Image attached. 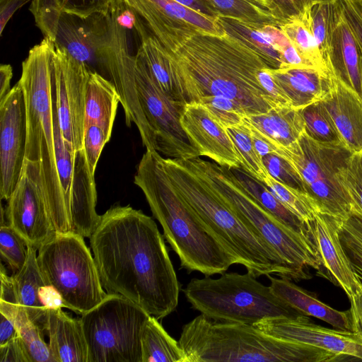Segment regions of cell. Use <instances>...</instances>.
<instances>
[{
    "label": "cell",
    "mask_w": 362,
    "mask_h": 362,
    "mask_svg": "<svg viewBox=\"0 0 362 362\" xmlns=\"http://www.w3.org/2000/svg\"><path fill=\"white\" fill-rule=\"evenodd\" d=\"M89 238L107 293L125 297L158 320L175 311L181 285L151 216L129 205L111 206Z\"/></svg>",
    "instance_id": "cell-1"
},
{
    "label": "cell",
    "mask_w": 362,
    "mask_h": 362,
    "mask_svg": "<svg viewBox=\"0 0 362 362\" xmlns=\"http://www.w3.org/2000/svg\"><path fill=\"white\" fill-rule=\"evenodd\" d=\"M171 53L182 101L204 105L224 128L280 106L259 78L260 73L270 67L235 36L197 34Z\"/></svg>",
    "instance_id": "cell-2"
},
{
    "label": "cell",
    "mask_w": 362,
    "mask_h": 362,
    "mask_svg": "<svg viewBox=\"0 0 362 362\" xmlns=\"http://www.w3.org/2000/svg\"><path fill=\"white\" fill-rule=\"evenodd\" d=\"M160 156L156 151L146 150L134 181L161 225L164 238L177 255L181 268L205 276L226 272L234 260L176 190Z\"/></svg>",
    "instance_id": "cell-3"
},
{
    "label": "cell",
    "mask_w": 362,
    "mask_h": 362,
    "mask_svg": "<svg viewBox=\"0 0 362 362\" xmlns=\"http://www.w3.org/2000/svg\"><path fill=\"white\" fill-rule=\"evenodd\" d=\"M160 160L176 190L235 264L244 266L255 277L274 274L291 280L305 279L220 199L185 159L160 156Z\"/></svg>",
    "instance_id": "cell-4"
},
{
    "label": "cell",
    "mask_w": 362,
    "mask_h": 362,
    "mask_svg": "<svg viewBox=\"0 0 362 362\" xmlns=\"http://www.w3.org/2000/svg\"><path fill=\"white\" fill-rule=\"evenodd\" d=\"M54 42L44 37L22 63L19 81L25 101L27 144L25 160L40 166L42 191L57 233H72L58 174L52 100Z\"/></svg>",
    "instance_id": "cell-5"
},
{
    "label": "cell",
    "mask_w": 362,
    "mask_h": 362,
    "mask_svg": "<svg viewBox=\"0 0 362 362\" xmlns=\"http://www.w3.org/2000/svg\"><path fill=\"white\" fill-rule=\"evenodd\" d=\"M185 362H331L344 356L267 335L252 325L222 322L200 314L184 325L178 340Z\"/></svg>",
    "instance_id": "cell-6"
},
{
    "label": "cell",
    "mask_w": 362,
    "mask_h": 362,
    "mask_svg": "<svg viewBox=\"0 0 362 362\" xmlns=\"http://www.w3.org/2000/svg\"><path fill=\"white\" fill-rule=\"evenodd\" d=\"M188 165L247 226L260 234L284 262L308 277L304 268L320 269V254L313 240L291 229L255 200L231 170L200 156L185 159Z\"/></svg>",
    "instance_id": "cell-7"
},
{
    "label": "cell",
    "mask_w": 362,
    "mask_h": 362,
    "mask_svg": "<svg viewBox=\"0 0 362 362\" xmlns=\"http://www.w3.org/2000/svg\"><path fill=\"white\" fill-rule=\"evenodd\" d=\"M183 293L193 309L218 322L254 325L267 318L302 315L248 272L194 278Z\"/></svg>",
    "instance_id": "cell-8"
},
{
    "label": "cell",
    "mask_w": 362,
    "mask_h": 362,
    "mask_svg": "<svg viewBox=\"0 0 362 362\" xmlns=\"http://www.w3.org/2000/svg\"><path fill=\"white\" fill-rule=\"evenodd\" d=\"M83 238L75 233H56L37 249V255L45 282L59 293L64 308L81 315L107 295Z\"/></svg>",
    "instance_id": "cell-9"
},
{
    "label": "cell",
    "mask_w": 362,
    "mask_h": 362,
    "mask_svg": "<svg viewBox=\"0 0 362 362\" xmlns=\"http://www.w3.org/2000/svg\"><path fill=\"white\" fill-rule=\"evenodd\" d=\"M272 150L295 169L320 211L344 219L357 210L343 181V170L354 153L344 144L317 142L304 132L291 146Z\"/></svg>",
    "instance_id": "cell-10"
},
{
    "label": "cell",
    "mask_w": 362,
    "mask_h": 362,
    "mask_svg": "<svg viewBox=\"0 0 362 362\" xmlns=\"http://www.w3.org/2000/svg\"><path fill=\"white\" fill-rule=\"evenodd\" d=\"M150 315L116 293H107L81 315L88 362H142L141 334Z\"/></svg>",
    "instance_id": "cell-11"
},
{
    "label": "cell",
    "mask_w": 362,
    "mask_h": 362,
    "mask_svg": "<svg viewBox=\"0 0 362 362\" xmlns=\"http://www.w3.org/2000/svg\"><path fill=\"white\" fill-rule=\"evenodd\" d=\"M135 62L137 95L154 150L166 158L190 159L200 156L181 125L185 103L170 99L136 55Z\"/></svg>",
    "instance_id": "cell-12"
},
{
    "label": "cell",
    "mask_w": 362,
    "mask_h": 362,
    "mask_svg": "<svg viewBox=\"0 0 362 362\" xmlns=\"http://www.w3.org/2000/svg\"><path fill=\"white\" fill-rule=\"evenodd\" d=\"M168 50L175 52L197 34L223 36L218 16L189 8L175 0H123Z\"/></svg>",
    "instance_id": "cell-13"
},
{
    "label": "cell",
    "mask_w": 362,
    "mask_h": 362,
    "mask_svg": "<svg viewBox=\"0 0 362 362\" xmlns=\"http://www.w3.org/2000/svg\"><path fill=\"white\" fill-rule=\"evenodd\" d=\"M117 11L108 15V30L100 49L101 74H107L119 95L127 125L134 124L146 149L155 151L137 95L135 55L129 50L127 29L118 21Z\"/></svg>",
    "instance_id": "cell-14"
},
{
    "label": "cell",
    "mask_w": 362,
    "mask_h": 362,
    "mask_svg": "<svg viewBox=\"0 0 362 362\" xmlns=\"http://www.w3.org/2000/svg\"><path fill=\"white\" fill-rule=\"evenodd\" d=\"M54 47L52 78L59 127L66 143L77 152L83 149L86 90L91 70L64 49Z\"/></svg>",
    "instance_id": "cell-15"
},
{
    "label": "cell",
    "mask_w": 362,
    "mask_h": 362,
    "mask_svg": "<svg viewBox=\"0 0 362 362\" xmlns=\"http://www.w3.org/2000/svg\"><path fill=\"white\" fill-rule=\"evenodd\" d=\"M4 216L6 223L28 245L37 250L56 235L44 197L38 163L25 159L18 183L7 200Z\"/></svg>",
    "instance_id": "cell-16"
},
{
    "label": "cell",
    "mask_w": 362,
    "mask_h": 362,
    "mask_svg": "<svg viewBox=\"0 0 362 362\" xmlns=\"http://www.w3.org/2000/svg\"><path fill=\"white\" fill-rule=\"evenodd\" d=\"M27 144L25 96L18 82L0 100V197L7 201L21 178Z\"/></svg>",
    "instance_id": "cell-17"
},
{
    "label": "cell",
    "mask_w": 362,
    "mask_h": 362,
    "mask_svg": "<svg viewBox=\"0 0 362 362\" xmlns=\"http://www.w3.org/2000/svg\"><path fill=\"white\" fill-rule=\"evenodd\" d=\"M252 325L279 339L314 346L337 355L362 361V340L359 337L351 331L315 324L307 315L267 318Z\"/></svg>",
    "instance_id": "cell-18"
},
{
    "label": "cell",
    "mask_w": 362,
    "mask_h": 362,
    "mask_svg": "<svg viewBox=\"0 0 362 362\" xmlns=\"http://www.w3.org/2000/svg\"><path fill=\"white\" fill-rule=\"evenodd\" d=\"M108 15L95 13L82 18L62 13L54 31V45L101 74L100 49L108 30Z\"/></svg>",
    "instance_id": "cell-19"
},
{
    "label": "cell",
    "mask_w": 362,
    "mask_h": 362,
    "mask_svg": "<svg viewBox=\"0 0 362 362\" xmlns=\"http://www.w3.org/2000/svg\"><path fill=\"white\" fill-rule=\"evenodd\" d=\"M180 122L200 156H206L221 166L241 168V158L224 128L209 109L197 103H186Z\"/></svg>",
    "instance_id": "cell-20"
},
{
    "label": "cell",
    "mask_w": 362,
    "mask_h": 362,
    "mask_svg": "<svg viewBox=\"0 0 362 362\" xmlns=\"http://www.w3.org/2000/svg\"><path fill=\"white\" fill-rule=\"evenodd\" d=\"M307 228L317 247L322 266L349 299L359 287L360 282L340 240L339 219L318 211Z\"/></svg>",
    "instance_id": "cell-21"
},
{
    "label": "cell",
    "mask_w": 362,
    "mask_h": 362,
    "mask_svg": "<svg viewBox=\"0 0 362 362\" xmlns=\"http://www.w3.org/2000/svg\"><path fill=\"white\" fill-rule=\"evenodd\" d=\"M325 63L332 76L361 98L362 54L341 10L332 30Z\"/></svg>",
    "instance_id": "cell-22"
},
{
    "label": "cell",
    "mask_w": 362,
    "mask_h": 362,
    "mask_svg": "<svg viewBox=\"0 0 362 362\" xmlns=\"http://www.w3.org/2000/svg\"><path fill=\"white\" fill-rule=\"evenodd\" d=\"M267 71L291 106L296 110L322 100L331 87L330 73L315 67L269 68Z\"/></svg>",
    "instance_id": "cell-23"
},
{
    "label": "cell",
    "mask_w": 362,
    "mask_h": 362,
    "mask_svg": "<svg viewBox=\"0 0 362 362\" xmlns=\"http://www.w3.org/2000/svg\"><path fill=\"white\" fill-rule=\"evenodd\" d=\"M225 31L255 49L272 69H280L285 52L293 45L282 30L272 23L218 16Z\"/></svg>",
    "instance_id": "cell-24"
},
{
    "label": "cell",
    "mask_w": 362,
    "mask_h": 362,
    "mask_svg": "<svg viewBox=\"0 0 362 362\" xmlns=\"http://www.w3.org/2000/svg\"><path fill=\"white\" fill-rule=\"evenodd\" d=\"M331 78L330 89L322 102L344 144L353 153L362 152V99L333 76Z\"/></svg>",
    "instance_id": "cell-25"
},
{
    "label": "cell",
    "mask_w": 362,
    "mask_h": 362,
    "mask_svg": "<svg viewBox=\"0 0 362 362\" xmlns=\"http://www.w3.org/2000/svg\"><path fill=\"white\" fill-rule=\"evenodd\" d=\"M97 192L83 150L75 153V165L71 194L70 214L73 233L90 238L100 215L96 212Z\"/></svg>",
    "instance_id": "cell-26"
},
{
    "label": "cell",
    "mask_w": 362,
    "mask_h": 362,
    "mask_svg": "<svg viewBox=\"0 0 362 362\" xmlns=\"http://www.w3.org/2000/svg\"><path fill=\"white\" fill-rule=\"evenodd\" d=\"M46 333L55 362H88V350L81 319L62 308L47 311Z\"/></svg>",
    "instance_id": "cell-27"
},
{
    "label": "cell",
    "mask_w": 362,
    "mask_h": 362,
    "mask_svg": "<svg viewBox=\"0 0 362 362\" xmlns=\"http://www.w3.org/2000/svg\"><path fill=\"white\" fill-rule=\"evenodd\" d=\"M243 122L272 148L291 146L305 132L300 110L290 106H276L267 112L245 117Z\"/></svg>",
    "instance_id": "cell-28"
},
{
    "label": "cell",
    "mask_w": 362,
    "mask_h": 362,
    "mask_svg": "<svg viewBox=\"0 0 362 362\" xmlns=\"http://www.w3.org/2000/svg\"><path fill=\"white\" fill-rule=\"evenodd\" d=\"M124 6L123 0H33L29 10L44 37L54 42L57 23L62 13L87 18L95 13L107 15Z\"/></svg>",
    "instance_id": "cell-29"
},
{
    "label": "cell",
    "mask_w": 362,
    "mask_h": 362,
    "mask_svg": "<svg viewBox=\"0 0 362 362\" xmlns=\"http://www.w3.org/2000/svg\"><path fill=\"white\" fill-rule=\"evenodd\" d=\"M272 291L302 315L318 318L341 330L351 332L350 311H339L320 300L317 296L297 286L291 279L266 276Z\"/></svg>",
    "instance_id": "cell-30"
},
{
    "label": "cell",
    "mask_w": 362,
    "mask_h": 362,
    "mask_svg": "<svg viewBox=\"0 0 362 362\" xmlns=\"http://www.w3.org/2000/svg\"><path fill=\"white\" fill-rule=\"evenodd\" d=\"M37 249L28 245V257L23 268L12 276L19 308L31 322L46 333L48 310L42 303L39 291L46 284L37 262Z\"/></svg>",
    "instance_id": "cell-31"
},
{
    "label": "cell",
    "mask_w": 362,
    "mask_h": 362,
    "mask_svg": "<svg viewBox=\"0 0 362 362\" xmlns=\"http://www.w3.org/2000/svg\"><path fill=\"white\" fill-rule=\"evenodd\" d=\"M119 95L114 84L97 71H90L86 84L85 129L96 124L110 139Z\"/></svg>",
    "instance_id": "cell-32"
},
{
    "label": "cell",
    "mask_w": 362,
    "mask_h": 362,
    "mask_svg": "<svg viewBox=\"0 0 362 362\" xmlns=\"http://www.w3.org/2000/svg\"><path fill=\"white\" fill-rule=\"evenodd\" d=\"M142 362H185V353L179 342L150 315L141 334Z\"/></svg>",
    "instance_id": "cell-33"
},
{
    "label": "cell",
    "mask_w": 362,
    "mask_h": 362,
    "mask_svg": "<svg viewBox=\"0 0 362 362\" xmlns=\"http://www.w3.org/2000/svg\"><path fill=\"white\" fill-rule=\"evenodd\" d=\"M230 170L243 188L262 206L285 225L311 239L305 224L297 216L286 208L263 182L252 176L242 168H235Z\"/></svg>",
    "instance_id": "cell-34"
},
{
    "label": "cell",
    "mask_w": 362,
    "mask_h": 362,
    "mask_svg": "<svg viewBox=\"0 0 362 362\" xmlns=\"http://www.w3.org/2000/svg\"><path fill=\"white\" fill-rule=\"evenodd\" d=\"M278 27L308 66L328 71L304 11L284 19Z\"/></svg>",
    "instance_id": "cell-35"
},
{
    "label": "cell",
    "mask_w": 362,
    "mask_h": 362,
    "mask_svg": "<svg viewBox=\"0 0 362 362\" xmlns=\"http://www.w3.org/2000/svg\"><path fill=\"white\" fill-rule=\"evenodd\" d=\"M340 12L341 8L338 1H315L304 11L309 27L325 62L328 53L332 30Z\"/></svg>",
    "instance_id": "cell-36"
},
{
    "label": "cell",
    "mask_w": 362,
    "mask_h": 362,
    "mask_svg": "<svg viewBox=\"0 0 362 362\" xmlns=\"http://www.w3.org/2000/svg\"><path fill=\"white\" fill-rule=\"evenodd\" d=\"M52 81H53L52 71ZM52 113L54 123V136L56 163L59 177L60 183L62 187L65 202L69 214V217L71 226L70 204L71 187L75 165V153L69 146L66 143L62 134L59 127L56 100L55 89L54 81L52 82ZM72 228V226H71ZM73 231V230H72Z\"/></svg>",
    "instance_id": "cell-37"
},
{
    "label": "cell",
    "mask_w": 362,
    "mask_h": 362,
    "mask_svg": "<svg viewBox=\"0 0 362 362\" xmlns=\"http://www.w3.org/2000/svg\"><path fill=\"white\" fill-rule=\"evenodd\" d=\"M241 158V168L252 176L264 182L270 176L262 157L256 149L248 127L242 124L226 128Z\"/></svg>",
    "instance_id": "cell-38"
},
{
    "label": "cell",
    "mask_w": 362,
    "mask_h": 362,
    "mask_svg": "<svg viewBox=\"0 0 362 362\" xmlns=\"http://www.w3.org/2000/svg\"><path fill=\"white\" fill-rule=\"evenodd\" d=\"M274 197L308 226L320 209L304 192L285 185L271 175L264 182Z\"/></svg>",
    "instance_id": "cell-39"
},
{
    "label": "cell",
    "mask_w": 362,
    "mask_h": 362,
    "mask_svg": "<svg viewBox=\"0 0 362 362\" xmlns=\"http://www.w3.org/2000/svg\"><path fill=\"white\" fill-rule=\"evenodd\" d=\"M300 110L304 121L305 132L309 137L320 143L344 144L322 100Z\"/></svg>",
    "instance_id": "cell-40"
},
{
    "label": "cell",
    "mask_w": 362,
    "mask_h": 362,
    "mask_svg": "<svg viewBox=\"0 0 362 362\" xmlns=\"http://www.w3.org/2000/svg\"><path fill=\"white\" fill-rule=\"evenodd\" d=\"M339 238L351 268L362 285V213L355 209L339 219Z\"/></svg>",
    "instance_id": "cell-41"
},
{
    "label": "cell",
    "mask_w": 362,
    "mask_h": 362,
    "mask_svg": "<svg viewBox=\"0 0 362 362\" xmlns=\"http://www.w3.org/2000/svg\"><path fill=\"white\" fill-rule=\"evenodd\" d=\"M30 362H55L49 344L43 339L44 332L19 308L14 320Z\"/></svg>",
    "instance_id": "cell-42"
},
{
    "label": "cell",
    "mask_w": 362,
    "mask_h": 362,
    "mask_svg": "<svg viewBox=\"0 0 362 362\" xmlns=\"http://www.w3.org/2000/svg\"><path fill=\"white\" fill-rule=\"evenodd\" d=\"M211 6L218 16L233 17L244 21L272 23L277 25L274 16L268 11L259 8L246 0H204Z\"/></svg>",
    "instance_id": "cell-43"
},
{
    "label": "cell",
    "mask_w": 362,
    "mask_h": 362,
    "mask_svg": "<svg viewBox=\"0 0 362 362\" xmlns=\"http://www.w3.org/2000/svg\"><path fill=\"white\" fill-rule=\"evenodd\" d=\"M0 255L16 273L24 266L28 257V245L24 239L6 221L1 223Z\"/></svg>",
    "instance_id": "cell-44"
},
{
    "label": "cell",
    "mask_w": 362,
    "mask_h": 362,
    "mask_svg": "<svg viewBox=\"0 0 362 362\" xmlns=\"http://www.w3.org/2000/svg\"><path fill=\"white\" fill-rule=\"evenodd\" d=\"M262 160L269 173L276 180L305 192L300 176L283 158L270 153L264 156Z\"/></svg>",
    "instance_id": "cell-45"
},
{
    "label": "cell",
    "mask_w": 362,
    "mask_h": 362,
    "mask_svg": "<svg viewBox=\"0 0 362 362\" xmlns=\"http://www.w3.org/2000/svg\"><path fill=\"white\" fill-rule=\"evenodd\" d=\"M343 181L357 210L362 213V152L349 157L343 170Z\"/></svg>",
    "instance_id": "cell-46"
},
{
    "label": "cell",
    "mask_w": 362,
    "mask_h": 362,
    "mask_svg": "<svg viewBox=\"0 0 362 362\" xmlns=\"http://www.w3.org/2000/svg\"><path fill=\"white\" fill-rule=\"evenodd\" d=\"M109 140L110 138L99 126L90 124L86 127L83 150L90 170L94 175L103 148Z\"/></svg>",
    "instance_id": "cell-47"
},
{
    "label": "cell",
    "mask_w": 362,
    "mask_h": 362,
    "mask_svg": "<svg viewBox=\"0 0 362 362\" xmlns=\"http://www.w3.org/2000/svg\"><path fill=\"white\" fill-rule=\"evenodd\" d=\"M1 298L0 314L4 315L13 322L19 310V305L12 276L6 272V268L1 264Z\"/></svg>",
    "instance_id": "cell-48"
},
{
    "label": "cell",
    "mask_w": 362,
    "mask_h": 362,
    "mask_svg": "<svg viewBox=\"0 0 362 362\" xmlns=\"http://www.w3.org/2000/svg\"><path fill=\"white\" fill-rule=\"evenodd\" d=\"M338 2L362 54V0H339Z\"/></svg>",
    "instance_id": "cell-49"
},
{
    "label": "cell",
    "mask_w": 362,
    "mask_h": 362,
    "mask_svg": "<svg viewBox=\"0 0 362 362\" xmlns=\"http://www.w3.org/2000/svg\"><path fill=\"white\" fill-rule=\"evenodd\" d=\"M0 362H30L20 335L0 346Z\"/></svg>",
    "instance_id": "cell-50"
},
{
    "label": "cell",
    "mask_w": 362,
    "mask_h": 362,
    "mask_svg": "<svg viewBox=\"0 0 362 362\" xmlns=\"http://www.w3.org/2000/svg\"><path fill=\"white\" fill-rule=\"evenodd\" d=\"M315 1L318 0H273L279 23L290 16L301 13Z\"/></svg>",
    "instance_id": "cell-51"
},
{
    "label": "cell",
    "mask_w": 362,
    "mask_h": 362,
    "mask_svg": "<svg viewBox=\"0 0 362 362\" xmlns=\"http://www.w3.org/2000/svg\"><path fill=\"white\" fill-rule=\"evenodd\" d=\"M351 302L350 314L351 320V332L362 340V285L349 298Z\"/></svg>",
    "instance_id": "cell-52"
},
{
    "label": "cell",
    "mask_w": 362,
    "mask_h": 362,
    "mask_svg": "<svg viewBox=\"0 0 362 362\" xmlns=\"http://www.w3.org/2000/svg\"><path fill=\"white\" fill-rule=\"evenodd\" d=\"M30 0H0V35L15 12Z\"/></svg>",
    "instance_id": "cell-53"
},
{
    "label": "cell",
    "mask_w": 362,
    "mask_h": 362,
    "mask_svg": "<svg viewBox=\"0 0 362 362\" xmlns=\"http://www.w3.org/2000/svg\"><path fill=\"white\" fill-rule=\"evenodd\" d=\"M39 295L42 303L47 310L64 308L61 295L52 286L47 284L42 286Z\"/></svg>",
    "instance_id": "cell-54"
},
{
    "label": "cell",
    "mask_w": 362,
    "mask_h": 362,
    "mask_svg": "<svg viewBox=\"0 0 362 362\" xmlns=\"http://www.w3.org/2000/svg\"><path fill=\"white\" fill-rule=\"evenodd\" d=\"M0 346L19 335L15 323L10 319L0 314Z\"/></svg>",
    "instance_id": "cell-55"
},
{
    "label": "cell",
    "mask_w": 362,
    "mask_h": 362,
    "mask_svg": "<svg viewBox=\"0 0 362 362\" xmlns=\"http://www.w3.org/2000/svg\"><path fill=\"white\" fill-rule=\"evenodd\" d=\"M13 69L10 64H1L0 66V100L11 91V81Z\"/></svg>",
    "instance_id": "cell-56"
},
{
    "label": "cell",
    "mask_w": 362,
    "mask_h": 362,
    "mask_svg": "<svg viewBox=\"0 0 362 362\" xmlns=\"http://www.w3.org/2000/svg\"><path fill=\"white\" fill-rule=\"evenodd\" d=\"M177 2L198 11L214 16H218L219 14L205 1L201 0H175Z\"/></svg>",
    "instance_id": "cell-57"
},
{
    "label": "cell",
    "mask_w": 362,
    "mask_h": 362,
    "mask_svg": "<svg viewBox=\"0 0 362 362\" xmlns=\"http://www.w3.org/2000/svg\"><path fill=\"white\" fill-rule=\"evenodd\" d=\"M246 1L259 8H262V9L268 11L269 13H270L274 16V18L276 19V21L279 25V21L276 16V8H275V5L273 2V0H246Z\"/></svg>",
    "instance_id": "cell-58"
},
{
    "label": "cell",
    "mask_w": 362,
    "mask_h": 362,
    "mask_svg": "<svg viewBox=\"0 0 362 362\" xmlns=\"http://www.w3.org/2000/svg\"><path fill=\"white\" fill-rule=\"evenodd\" d=\"M361 99H362V72H361Z\"/></svg>",
    "instance_id": "cell-59"
},
{
    "label": "cell",
    "mask_w": 362,
    "mask_h": 362,
    "mask_svg": "<svg viewBox=\"0 0 362 362\" xmlns=\"http://www.w3.org/2000/svg\"><path fill=\"white\" fill-rule=\"evenodd\" d=\"M318 1H339V0H318Z\"/></svg>",
    "instance_id": "cell-60"
}]
</instances>
